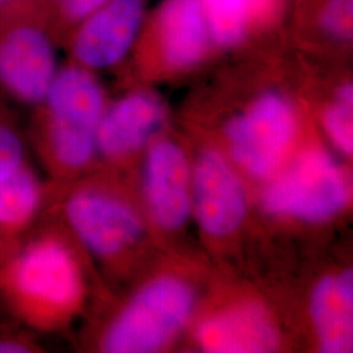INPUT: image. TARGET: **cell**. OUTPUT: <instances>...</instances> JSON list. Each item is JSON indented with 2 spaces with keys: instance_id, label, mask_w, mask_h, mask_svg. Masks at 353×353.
Here are the masks:
<instances>
[{
  "instance_id": "1",
  "label": "cell",
  "mask_w": 353,
  "mask_h": 353,
  "mask_svg": "<svg viewBox=\"0 0 353 353\" xmlns=\"http://www.w3.org/2000/svg\"><path fill=\"white\" fill-rule=\"evenodd\" d=\"M84 293L75 250L55 228L37 225L0 262V305L36 334L63 327Z\"/></svg>"
},
{
  "instance_id": "2",
  "label": "cell",
  "mask_w": 353,
  "mask_h": 353,
  "mask_svg": "<svg viewBox=\"0 0 353 353\" xmlns=\"http://www.w3.org/2000/svg\"><path fill=\"white\" fill-rule=\"evenodd\" d=\"M36 106L26 143L46 172L63 178L88 168L96 157L97 127L105 109L96 79L80 67L57 71Z\"/></svg>"
},
{
  "instance_id": "3",
  "label": "cell",
  "mask_w": 353,
  "mask_h": 353,
  "mask_svg": "<svg viewBox=\"0 0 353 353\" xmlns=\"http://www.w3.org/2000/svg\"><path fill=\"white\" fill-rule=\"evenodd\" d=\"M195 305L186 283L161 278L145 285L114 316L100 338L102 352L148 353L161 350L188 322Z\"/></svg>"
},
{
  "instance_id": "4",
  "label": "cell",
  "mask_w": 353,
  "mask_h": 353,
  "mask_svg": "<svg viewBox=\"0 0 353 353\" xmlns=\"http://www.w3.org/2000/svg\"><path fill=\"white\" fill-rule=\"evenodd\" d=\"M345 176L326 152L303 153L263 192L265 212L305 221H326L348 202Z\"/></svg>"
},
{
  "instance_id": "5",
  "label": "cell",
  "mask_w": 353,
  "mask_h": 353,
  "mask_svg": "<svg viewBox=\"0 0 353 353\" xmlns=\"http://www.w3.org/2000/svg\"><path fill=\"white\" fill-rule=\"evenodd\" d=\"M62 216L76 240L103 261L123 255L143 230L135 210L113 190L97 185L71 190L62 203Z\"/></svg>"
},
{
  "instance_id": "6",
  "label": "cell",
  "mask_w": 353,
  "mask_h": 353,
  "mask_svg": "<svg viewBox=\"0 0 353 353\" xmlns=\"http://www.w3.org/2000/svg\"><path fill=\"white\" fill-rule=\"evenodd\" d=\"M296 132V118L285 99L275 93L262 96L252 108L228 126V138L236 163L250 176H271Z\"/></svg>"
},
{
  "instance_id": "7",
  "label": "cell",
  "mask_w": 353,
  "mask_h": 353,
  "mask_svg": "<svg viewBox=\"0 0 353 353\" xmlns=\"http://www.w3.org/2000/svg\"><path fill=\"white\" fill-rule=\"evenodd\" d=\"M57 74L55 52L33 24H17L0 34V89L16 101L36 106Z\"/></svg>"
},
{
  "instance_id": "8",
  "label": "cell",
  "mask_w": 353,
  "mask_h": 353,
  "mask_svg": "<svg viewBox=\"0 0 353 353\" xmlns=\"http://www.w3.org/2000/svg\"><path fill=\"white\" fill-rule=\"evenodd\" d=\"M191 203L199 225L211 236H229L242 224L248 208L246 192L219 152H204L198 159L191 181Z\"/></svg>"
},
{
  "instance_id": "9",
  "label": "cell",
  "mask_w": 353,
  "mask_h": 353,
  "mask_svg": "<svg viewBox=\"0 0 353 353\" xmlns=\"http://www.w3.org/2000/svg\"><path fill=\"white\" fill-rule=\"evenodd\" d=\"M144 192L153 220L178 229L191 212V170L183 151L170 141L152 148L144 168Z\"/></svg>"
},
{
  "instance_id": "10",
  "label": "cell",
  "mask_w": 353,
  "mask_h": 353,
  "mask_svg": "<svg viewBox=\"0 0 353 353\" xmlns=\"http://www.w3.org/2000/svg\"><path fill=\"white\" fill-rule=\"evenodd\" d=\"M143 14L140 0H112L92 13L74 43L75 58L85 67L118 63L137 37Z\"/></svg>"
},
{
  "instance_id": "11",
  "label": "cell",
  "mask_w": 353,
  "mask_h": 353,
  "mask_svg": "<svg viewBox=\"0 0 353 353\" xmlns=\"http://www.w3.org/2000/svg\"><path fill=\"white\" fill-rule=\"evenodd\" d=\"M164 122L160 102L148 94L135 93L103 109L97 127L96 154L117 163L143 148Z\"/></svg>"
},
{
  "instance_id": "12",
  "label": "cell",
  "mask_w": 353,
  "mask_h": 353,
  "mask_svg": "<svg viewBox=\"0 0 353 353\" xmlns=\"http://www.w3.org/2000/svg\"><path fill=\"white\" fill-rule=\"evenodd\" d=\"M196 338L207 352H270L278 345L272 321L255 305L240 306L207 319L198 328Z\"/></svg>"
},
{
  "instance_id": "13",
  "label": "cell",
  "mask_w": 353,
  "mask_h": 353,
  "mask_svg": "<svg viewBox=\"0 0 353 353\" xmlns=\"http://www.w3.org/2000/svg\"><path fill=\"white\" fill-rule=\"evenodd\" d=\"M49 186L29 163L0 179V240L11 252L37 227Z\"/></svg>"
},
{
  "instance_id": "14",
  "label": "cell",
  "mask_w": 353,
  "mask_h": 353,
  "mask_svg": "<svg viewBox=\"0 0 353 353\" xmlns=\"http://www.w3.org/2000/svg\"><path fill=\"white\" fill-rule=\"evenodd\" d=\"M312 316L323 352L352 351L353 276L345 271L322 279L312 294Z\"/></svg>"
},
{
  "instance_id": "15",
  "label": "cell",
  "mask_w": 353,
  "mask_h": 353,
  "mask_svg": "<svg viewBox=\"0 0 353 353\" xmlns=\"http://www.w3.org/2000/svg\"><path fill=\"white\" fill-rule=\"evenodd\" d=\"M168 62L176 67L196 63L204 51L205 24L198 0H168L160 14Z\"/></svg>"
},
{
  "instance_id": "16",
  "label": "cell",
  "mask_w": 353,
  "mask_h": 353,
  "mask_svg": "<svg viewBox=\"0 0 353 353\" xmlns=\"http://www.w3.org/2000/svg\"><path fill=\"white\" fill-rule=\"evenodd\" d=\"M214 41L220 45L237 43L243 36L249 12L245 0H198Z\"/></svg>"
},
{
  "instance_id": "17",
  "label": "cell",
  "mask_w": 353,
  "mask_h": 353,
  "mask_svg": "<svg viewBox=\"0 0 353 353\" xmlns=\"http://www.w3.org/2000/svg\"><path fill=\"white\" fill-rule=\"evenodd\" d=\"M352 85H344L338 92V101L328 109L325 126L328 137L341 152L351 154L353 150Z\"/></svg>"
},
{
  "instance_id": "18",
  "label": "cell",
  "mask_w": 353,
  "mask_h": 353,
  "mask_svg": "<svg viewBox=\"0 0 353 353\" xmlns=\"http://www.w3.org/2000/svg\"><path fill=\"white\" fill-rule=\"evenodd\" d=\"M28 143L14 121L0 109V179L28 161Z\"/></svg>"
},
{
  "instance_id": "19",
  "label": "cell",
  "mask_w": 353,
  "mask_h": 353,
  "mask_svg": "<svg viewBox=\"0 0 353 353\" xmlns=\"http://www.w3.org/2000/svg\"><path fill=\"white\" fill-rule=\"evenodd\" d=\"M36 352H41L36 332L13 319L8 323H0V353Z\"/></svg>"
},
{
  "instance_id": "20",
  "label": "cell",
  "mask_w": 353,
  "mask_h": 353,
  "mask_svg": "<svg viewBox=\"0 0 353 353\" xmlns=\"http://www.w3.org/2000/svg\"><path fill=\"white\" fill-rule=\"evenodd\" d=\"M330 33L347 37L352 30V0H331L323 14Z\"/></svg>"
},
{
  "instance_id": "21",
  "label": "cell",
  "mask_w": 353,
  "mask_h": 353,
  "mask_svg": "<svg viewBox=\"0 0 353 353\" xmlns=\"http://www.w3.org/2000/svg\"><path fill=\"white\" fill-rule=\"evenodd\" d=\"M108 1L109 0H57L62 12L72 20L88 17Z\"/></svg>"
},
{
  "instance_id": "22",
  "label": "cell",
  "mask_w": 353,
  "mask_h": 353,
  "mask_svg": "<svg viewBox=\"0 0 353 353\" xmlns=\"http://www.w3.org/2000/svg\"><path fill=\"white\" fill-rule=\"evenodd\" d=\"M245 1L248 4V8L252 10V8H261L265 4V0H245Z\"/></svg>"
},
{
  "instance_id": "23",
  "label": "cell",
  "mask_w": 353,
  "mask_h": 353,
  "mask_svg": "<svg viewBox=\"0 0 353 353\" xmlns=\"http://www.w3.org/2000/svg\"><path fill=\"white\" fill-rule=\"evenodd\" d=\"M8 252H10V250L7 249V246L4 245V242L0 240V262L4 259V256H6Z\"/></svg>"
}]
</instances>
